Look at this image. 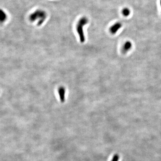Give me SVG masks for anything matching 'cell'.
Instances as JSON below:
<instances>
[{
    "label": "cell",
    "mask_w": 161,
    "mask_h": 161,
    "mask_svg": "<svg viewBox=\"0 0 161 161\" xmlns=\"http://www.w3.org/2000/svg\"><path fill=\"white\" fill-rule=\"evenodd\" d=\"M131 47H132L131 42L129 41H126L123 45L122 52L123 53H126L128 51H129L131 49Z\"/></svg>",
    "instance_id": "cell-5"
},
{
    "label": "cell",
    "mask_w": 161,
    "mask_h": 161,
    "mask_svg": "<svg viewBox=\"0 0 161 161\" xmlns=\"http://www.w3.org/2000/svg\"><path fill=\"white\" fill-rule=\"evenodd\" d=\"M88 22V20L86 17H81L76 24V30L78 34L80 41L81 42L83 43L85 41V37L84 32V26Z\"/></svg>",
    "instance_id": "cell-2"
},
{
    "label": "cell",
    "mask_w": 161,
    "mask_h": 161,
    "mask_svg": "<svg viewBox=\"0 0 161 161\" xmlns=\"http://www.w3.org/2000/svg\"><path fill=\"white\" fill-rule=\"evenodd\" d=\"M6 19L7 15L6 13L2 9H0V22H3L6 20Z\"/></svg>",
    "instance_id": "cell-6"
},
{
    "label": "cell",
    "mask_w": 161,
    "mask_h": 161,
    "mask_svg": "<svg viewBox=\"0 0 161 161\" xmlns=\"http://www.w3.org/2000/svg\"><path fill=\"white\" fill-rule=\"evenodd\" d=\"M160 6H161V0H160Z\"/></svg>",
    "instance_id": "cell-9"
},
{
    "label": "cell",
    "mask_w": 161,
    "mask_h": 161,
    "mask_svg": "<svg viewBox=\"0 0 161 161\" xmlns=\"http://www.w3.org/2000/svg\"><path fill=\"white\" fill-rule=\"evenodd\" d=\"M65 88L63 86H61L58 89V93L59 99L61 102H64L65 100Z\"/></svg>",
    "instance_id": "cell-4"
},
{
    "label": "cell",
    "mask_w": 161,
    "mask_h": 161,
    "mask_svg": "<svg viewBox=\"0 0 161 161\" xmlns=\"http://www.w3.org/2000/svg\"><path fill=\"white\" fill-rule=\"evenodd\" d=\"M122 14L124 16L127 17L130 15V14L131 13V11H130L129 8H125L122 10Z\"/></svg>",
    "instance_id": "cell-7"
},
{
    "label": "cell",
    "mask_w": 161,
    "mask_h": 161,
    "mask_svg": "<svg viewBox=\"0 0 161 161\" xmlns=\"http://www.w3.org/2000/svg\"><path fill=\"white\" fill-rule=\"evenodd\" d=\"M47 18V13L42 9H37L30 14L29 19L32 22L38 21L37 25H41Z\"/></svg>",
    "instance_id": "cell-1"
},
{
    "label": "cell",
    "mask_w": 161,
    "mask_h": 161,
    "mask_svg": "<svg viewBox=\"0 0 161 161\" xmlns=\"http://www.w3.org/2000/svg\"><path fill=\"white\" fill-rule=\"evenodd\" d=\"M122 27V24L119 22H118L113 24L111 26H110L109 30L110 33L112 34H114L117 33V32Z\"/></svg>",
    "instance_id": "cell-3"
},
{
    "label": "cell",
    "mask_w": 161,
    "mask_h": 161,
    "mask_svg": "<svg viewBox=\"0 0 161 161\" xmlns=\"http://www.w3.org/2000/svg\"><path fill=\"white\" fill-rule=\"evenodd\" d=\"M119 156L118 154H115L113 157V158L111 161H119Z\"/></svg>",
    "instance_id": "cell-8"
}]
</instances>
